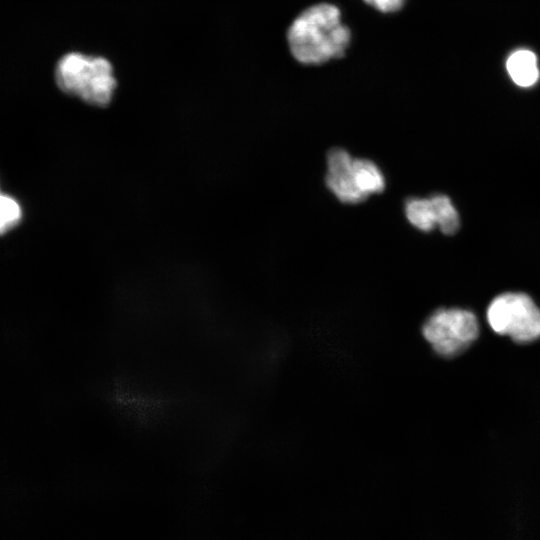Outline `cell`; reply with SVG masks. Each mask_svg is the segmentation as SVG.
Wrapping results in <instances>:
<instances>
[{
    "instance_id": "6da1fadb",
    "label": "cell",
    "mask_w": 540,
    "mask_h": 540,
    "mask_svg": "<svg viewBox=\"0 0 540 540\" xmlns=\"http://www.w3.org/2000/svg\"><path fill=\"white\" fill-rule=\"evenodd\" d=\"M293 57L303 64H321L344 55L350 31L341 22L339 9L320 3L304 10L287 34Z\"/></svg>"
},
{
    "instance_id": "7a4b0ae2",
    "label": "cell",
    "mask_w": 540,
    "mask_h": 540,
    "mask_svg": "<svg viewBox=\"0 0 540 540\" xmlns=\"http://www.w3.org/2000/svg\"><path fill=\"white\" fill-rule=\"evenodd\" d=\"M55 80L64 93L98 107L110 103L116 88L113 68L106 58L78 52L68 53L59 60Z\"/></svg>"
},
{
    "instance_id": "3957f363",
    "label": "cell",
    "mask_w": 540,
    "mask_h": 540,
    "mask_svg": "<svg viewBox=\"0 0 540 540\" xmlns=\"http://www.w3.org/2000/svg\"><path fill=\"white\" fill-rule=\"evenodd\" d=\"M421 332L436 354L452 358L464 352L477 339L479 324L471 311L439 308L427 317Z\"/></svg>"
},
{
    "instance_id": "277c9868",
    "label": "cell",
    "mask_w": 540,
    "mask_h": 540,
    "mask_svg": "<svg viewBox=\"0 0 540 540\" xmlns=\"http://www.w3.org/2000/svg\"><path fill=\"white\" fill-rule=\"evenodd\" d=\"M491 329L509 336L516 343H529L540 338V309L522 292H506L496 296L487 308Z\"/></svg>"
},
{
    "instance_id": "5b68a950",
    "label": "cell",
    "mask_w": 540,
    "mask_h": 540,
    "mask_svg": "<svg viewBox=\"0 0 540 540\" xmlns=\"http://www.w3.org/2000/svg\"><path fill=\"white\" fill-rule=\"evenodd\" d=\"M353 160L349 152L339 147L332 148L327 154L326 185L339 201L346 204H357L366 199L355 184Z\"/></svg>"
},
{
    "instance_id": "8992f818",
    "label": "cell",
    "mask_w": 540,
    "mask_h": 540,
    "mask_svg": "<svg viewBox=\"0 0 540 540\" xmlns=\"http://www.w3.org/2000/svg\"><path fill=\"white\" fill-rule=\"evenodd\" d=\"M352 172L358 190L366 198L385 189V178L380 168L371 160L355 158Z\"/></svg>"
},
{
    "instance_id": "52a82bcc",
    "label": "cell",
    "mask_w": 540,
    "mask_h": 540,
    "mask_svg": "<svg viewBox=\"0 0 540 540\" xmlns=\"http://www.w3.org/2000/svg\"><path fill=\"white\" fill-rule=\"evenodd\" d=\"M507 70L512 80L521 87L532 86L539 78V70L534 53L519 50L507 60Z\"/></svg>"
},
{
    "instance_id": "ba28073f",
    "label": "cell",
    "mask_w": 540,
    "mask_h": 540,
    "mask_svg": "<svg viewBox=\"0 0 540 540\" xmlns=\"http://www.w3.org/2000/svg\"><path fill=\"white\" fill-rule=\"evenodd\" d=\"M404 211L407 220L418 230L430 232L437 226V209L432 197H410L405 201Z\"/></svg>"
},
{
    "instance_id": "9c48e42d",
    "label": "cell",
    "mask_w": 540,
    "mask_h": 540,
    "mask_svg": "<svg viewBox=\"0 0 540 540\" xmlns=\"http://www.w3.org/2000/svg\"><path fill=\"white\" fill-rule=\"evenodd\" d=\"M437 209V227L445 235H453L460 228V217L451 199L444 194L431 196Z\"/></svg>"
},
{
    "instance_id": "30bf717a",
    "label": "cell",
    "mask_w": 540,
    "mask_h": 540,
    "mask_svg": "<svg viewBox=\"0 0 540 540\" xmlns=\"http://www.w3.org/2000/svg\"><path fill=\"white\" fill-rule=\"evenodd\" d=\"M22 216L19 203L8 195L0 193V233L14 227Z\"/></svg>"
},
{
    "instance_id": "8fae6325",
    "label": "cell",
    "mask_w": 540,
    "mask_h": 540,
    "mask_svg": "<svg viewBox=\"0 0 540 540\" xmlns=\"http://www.w3.org/2000/svg\"><path fill=\"white\" fill-rule=\"evenodd\" d=\"M370 6L384 13L396 12L404 3V0H364Z\"/></svg>"
}]
</instances>
